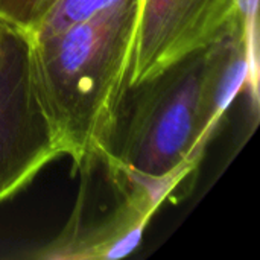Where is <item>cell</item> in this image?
Wrapping results in <instances>:
<instances>
[{
    "label": "cell",
    "instance_id": "2",
    "mask_svg": "<svg viewBox=\"0 0 260 260\" xmlns=\"http://www.w3.org/2000/svg\"><path fill=\"white\" fill-rule=\"evenodd\" d=\"M140 0H119L55 32H30L34 90L61 155L75 169L102 161L126 91Z\"/></svg>",
    "mask_w": 260,
    "mask_h": 260
},
{
    "label": "cell",
    "instance_id": "8",
    "mask_svg": "<svg viewBox=\"0 0 260 260\" xmlns=\"http://www.w3.org/2000/svg\"><path fill=\"white\" fill-rule=\"evenodd\" d=\"M238 6L241 11L242 23H244V32H245V41L247 49L250 55V61L256 70H259L257 66V9H259V0H238Z\"/></svg>",
    "mask_w": 260,
    "mask_h": 260
},
{
    "label": "cell",
    "instance_id": "5",
    "mask_svg": "<svg viewBox=\"0 0 260 260\" xmlns=\"http://www.w3.org/2000/svg\"><path fill=\"white\" fill-rule=\"evenodd\" d=\"M120 195L122 204L101 224L81 232L69 229L67 236L61 235L38 257L108 260L131 254L140 244L145 227L157 207L137 195Z\"/></svg>",
    "mask_w": 260,
    "mask_h": 260
},
{
    "label": "cell",
    "instance_id": "7",
    "mask_svg": "<svg viewBox=\"0 0 260 260\" xmlns=\"http://www.w3.org/2000/svg\"><path fill=\"white\" fill-rule=\"evenodd\" d=\"M119 0H59L35 32H55L90 18Z\"/></svg>",
    "mask_w": 260,
    "mask_h": 260
},
{
    "label": "cell",
    "instance_id": "6",
    "mask_svg": "<svg viewBox=\"0 0 260 260\" xmlns=\"http://www.w3.org/2000/svg\"><path fill=\"white\" fill-rule=\"evenodd\" d=\"M59 0H0V21L26 34L35 32Z\"/></svg>",
    "mask_w": 260,
    "mask_h": 260
},
{
    "label": "cell",
    "instance_id": "4",
    "mask_svg": "<svg viewBox=\"0 0 260 260\" xmlns=\"http://www.w3.org/2000/svg\"><path fill=\"white\" fill-rule=\"evenodd\" d=\"M239 29L238 0H140L129 87Z\"/></svg>",
    "mask_w": 260,
    "mask_h": 260
},
{
    "label": "cell",
    "instance_id": "1",
    "mask_svg": "<svg viewBox=\"0 0 260 260\" xmlns=\"http://www.w3.org/2000/svg\"><path fill=\"white\" fill-rule=\"evenodd\" d=\"M244 29L129 87L102 160L120 193L158 207L190 174L242 87L257 99Z\"/></svg>",
    "mask_w": 260,
    "mask_h": 260
},
{
    "label": "cell",
    "instance_id": "3",
    "mask_svg": "<svg viewBox=\"0 0 260 260\" xmlns=\"http://www.w3.org/2000/svg\"><path fill=\"white\" fill-rule=\"evenodd\" d=\"M58 157L30 78L27 34L0 21V204Z\"/></svg>",
    "mask_w": 260,
    "mask_h": 260
}]
</instances>
